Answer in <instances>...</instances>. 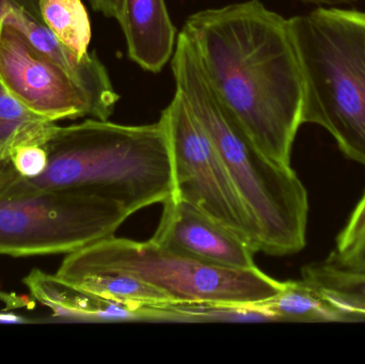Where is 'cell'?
I'll use <instances>...</instances> for the list:
<instances>
[{
    "mask_svg": "<svg viewBox=\"0 0 365 364\" xmlns=\"http://www.w3.org/2000/svg\"><path fill=\"white\" fill-rule=\"evenodd\" d=\"M182 34L212 89L257 147L291 166L304 83L289 19L259 0L199 11Z\"/></svg>",
    "mask_w": 365,
    "mask_h": 364,
    "instance_id": "cell-1",
    "label": "cell"
},
{
    "mask_svg": "<svg viewBox=\"0 0 365 364\" xmlns=\"http://www.w3.org/2000/svg\"><path fill=\"white\" fill-rule=\"evenodd\" d=\"M171 66L177 91L214 143L255 222L259 252L282 256L304 249L308 192L292 166L274 162L253 142L208 83L184 34L178 38Z\"/></svg>",
    "mask_w": 365,
    "mask_h": 364,
    "instance_id": "cell-2",
    "label": "cell"
},
{
    "mask_svg": "<svg viewBox=\"0 0 365 364\" xmlns=\"http://www.w3.org/2000/svg\"><path fill=\"white\" fill-rule=\"evenodd\" d=\"M43 147L48 155L46 170L29 180L38 187L98 197L130 216L163 204L175 192L170 143L160 119L122 125L90 118L59 126Z\"/></svg>",
    "mask_w": 365,
    "mask_h": 364,
    "instance_id": "cell-3",
    "label": "cell"
},
{
    "mask_svg": "<svg viewBox=\"0 0 365 364\" xmlns=\"http://www.w3.org/2000/svg\"><path fill=\"white\" fill-rule=\"evenodd\" d=\"M302 83V123L325 128L365 166V11L319 6L289 19Z\"/></svg>",
    "mask_w": 365,
    "mask_h": 364,
    "instance_id": "cell-4",
    "label": "cell"
},
{
    "mask_svg": "<svg viewBox=\"0 0 365 364\" xmlns=\"http://www.w3.org/2000/svg\"><path fill=\"white\" fill-rule=\"evenodd\" d=\"M102 273L125 274L162 291L173 303L253 305L272 298L284 282L261 269L215 266L187 258L155 241L111 235L68 254L56 275L73 280Z\"/></svg>",
    "mask_w": 365,
    "mask_h": 364,
    "instance_id": "cell-5",
    "label": "cell"
},
{
    "mask_svg": "<svg viewBox=\"0 0 365 364\" xmlns=\"http://www.w3.org/2000/svg\"><path fill=\"white\" fill-rule=\"evenodd\" d=\"M130 214L83 192L38 187L0 162V254H71L115 235Z\"/></svg>",
    "mask_w": 365,
    "mask_h": 364,
    "instance_id": "cell-6",
    "label": "cell"
},
{
    "mask_svg": "<svg viewBox=\"0 0 365 364\" xmlns=\"http://www.w3.org/2000/svg\"><path fill=\"white\" fill-rule=\"evenodd\" d=\"M170 143L175 196L191 203L259 252L255 222L214 143L179 91L163 110Z\"/></svg>",
    "mask_w": 365,
    "mask_h": 364,
    "instance_id": "cell-7",
    "label": "cell"
},
{
    "mask_svg": "<svg viewBox=\"0 0 365 364\" xmlns=\"http://www.w3.org/2000/svg\"><path fill=\"white\" fill-rule=\"evenodd\" d=\"M0 81L30 110L53 122L93 118L87 92L27 36L0 23Z\"/></svg>",
    "mask_w": 365,
    "mask_h": 364,
    "instance_id": "cell-8",
    "label": "cell"
},
{
    "mask_svg": "<svg viewBox=\"0 0 365 364\" xmlns=\"http://www.w3.org/2000/svg\"><path fill=\"white\" fill-rule=\"evenodd\" d=\"M151 239L206 264L236 269L257 267V252L250 245L175 194L163 202L160 224Z\"/></svg>",
    "mask_w": 365,
    "mask_h": 364,
    "instance_id": "cell-9",
    "label": "cell"
},
{
    "mask_svg": "<svg viewBox=\"0 0 365 364\" xmlns=\"http://www.w3.org/2000/svg\"><path fill=\"white\" fill-rule=\"evenodd\" d=\"M118 21L130 59L148 72H160L177 46V28L165 0H123Z\"/></svg>",
    "mask_w": 365,
    "mask_h": 364,
    "instance_id": "cell-10",
    "label": "cell"
},
{
    "mask_svg": "<svg viewBox=\"0 0 365 364\" xmlns=\"http://www.w3.org/2000/svg\"><path fill=\"white\" fill-rule=\"evenodd\" d=\"M24 284L32 297L51 309L57 318L87 322L147 321L143 309L94 296L57 275H49L38 269H32Z\"/></svg>",
    "mask_w": 365,
    "mask_h": 364,
    "instance_id": "cell-11",
    "label": "cell"
},
{
    "mask_svg": "<svg viewBox=\"0 0 365 364\" xmlns=\"http://www.w3.org/2000/svg\"><path fill=\"white\" fill-rule=\"evenodd\" d=\"M253 306L265 313L270 322L356 321L304 280L285 281L278 294Z\"/></svg>",
    "mask_w": 365,
    "mask_h": 364,
    "instance_id": "cell-12",
    "label": "cell"
},
{
    "mask_svg": "<svg viewBox=\"0 0 365 364\" xmlns=\"http://www.w3.org/2000/svg\"><path fill=\"white\" fill-rule=\"evenodd\" d=\"M302 276L307 284L355 320L365 318V269L347 266L329 256L324 262L304 266Z\"/></svg>",
    "mask_w": 365,
    "mask_h": 364,
    "instance_id": "cell-13",
    "label": "cell"
},
{
    "mask_svg": "<svg viewBox=\"0 0 365 364\" xmlns=\"http://www.w3.org/2000/svg\"><path fill=\"white\" fill-rule=\"evenodd\" d=\"M59 125L24 106L0 81V162L10 160L17 149L44 145Z\"/></svg>",
    "mask_w": 365,
    "mask_h": 364,
    "instance_id": "cell-14",
    "label": "cell"
},
{
    "mask_svg": "<svg viewBox=\"0 0 365 364\" xmlns=\"http://www.w3.org/2000/svg\"><path fill=\"white\" fill-rule=\"evenodd\" d=\"M64 281L94 296L135 309L160 308L173 303L162 291L125 274H94Z\"/></svg>",
    "mask_w": 365,
    "mask_h": 364,
    "instance_id": "cell-15",
    "label": "cell"
},
{
    "mask_svg": "<svg viewBox=\"0 0 365 364\" xmlns=\"http://www.w3.org/2000/svg\"><path fill=\"white\" fill-rule=\"evenodd\" d=\"M45 25L64 46L83 58L89 53L91 21L83 0H40Z\"/></svg>",
    "mask_w": 365,
    "mask_h": 364,
    "instance_id": "cell-16",
    "label": "cell"
},
{
    "mask_svg": "<svg viewBox=\"0 0 365 364\" xmlns=\"http://www.w3.org/2000/svg\"><path fill=\"white\" fill-rule=\"evenodd\" d=\"M10 162L21 177L34 180L46 170L48 155L43 145H26L11 155Z\"/></svg>",
    "mask_w": 365,
    "mask_h": 364,
    "instance_id": "cell-17",
    "label": "cell"
},
{
    "mask_svg": "<svg viewBox=\"0 0 365 364\" xmlns=\"http://www.w3.org/2000/svg\"><path fill=\"white\" fill-rule=\"evenodd\" d=\"M40 0H0V23L9 13H24L44 23L41 16Z\"/></svg>",
    "mask_w": 365,
    "mask_h": 364,
    "instance_id": "cell-18",
    "label": "cell"
},
{
    "mask_svg": "<svg viewBox=\"0 0 365 364\" xmlns=\"http://www.w3.org/2000/svg\"><path fill=\"white\" fill-rule=\"evenodd\" d=\"M330 256L347 266L365 269V241L345 254H338L336 252H332Z\"/></svg>",
    "mask_w": 365,
    "mask_h": 364,
    "instance_id": "cell-19",
    "label": "cell"
},
{
    "mask_svg": "<svg viewBox=\"0 0 365 364\" xmlns=\"http://www.w3.org/2000/svg\"><path fill=\"white\" fill-rule=\"evenodd\" d=\"M94 11L102 13L108 19H119L123 0H90Z\"/></svg>",
    "mask_w": 365,
    "mask_h": 364,
    "instance_id": "cell-20",
    "label": "cell"
},
{
    "mask_svg": "<svg viewBox=\"0 0 365 364\" xmlns=\"http://www.w3.org/2000/svg\"><path fill=\"white\" fill-rule=\"evenodd\" d=\"M304 4H317L319 6H353L357 0H299Z\"/></svg>",
    "mask_w": 365,
    "mask_h": 364,
    "instance_id": "cell-21",
    "label": "cell"
},
{
    "mask_svg": "<svg viewBox=\"0 0 365 364\" xmlns=\"http://www.w3.org/2000/svg\"><path fill=\"white\" fill-rule=\"evenodd\" d=\"M27 318L10 312H0V324H26Z\"/></svg>",
    "mask_w": 365,
    "mask_h": 364,
    "instance_id": "cell-22",
    "label": "cell"
}]
</instances>
